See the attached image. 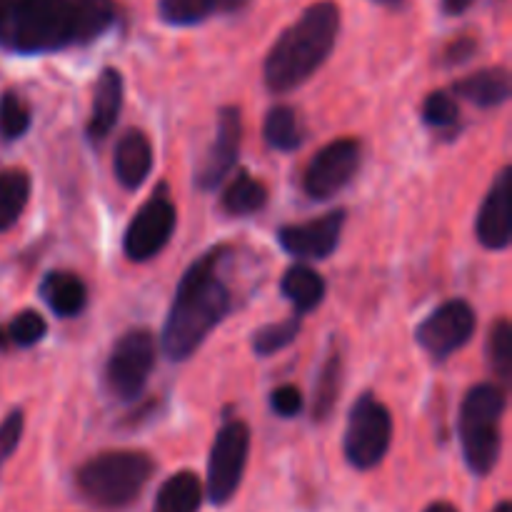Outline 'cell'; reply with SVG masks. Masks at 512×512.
Masks as SVG:
<instances>
[{
	"label": "cell",
	"instance_id": "36",
	"mask_svg": "<svg viewBox=\"0 0 512 512\" xmlns=\"http://www.w3.org/2000/svg\"><path fill=\"white\" fill-rule=\"evenodd\" d=\"M425 512H460L453 503H445V500H438V503H430Z\"/></svg>",
	"mask_w": 512,
	"mask_h": 512
},
{
	"label": "cell",
	"instance_id": "14",
	"mask_svg": "<svg viewBox=\"0 0 512 512\" xmlns=\"http://www.w3.org/2000/svg\"><path fill=\"white\" fill-rule=\"evenodd\" d=\"M510 198H512V173L503 168L495 175L483 205H480L478 223H475V235L480 245L488 250H505L512 240L510 228Z\"/></svg>",
	"mask_w": 512,
	"mask_h": 512
},
{
	"label": "cell",
	"instance_id": "5",
	"mask_svg": "<svg viewBox=\"0 0 512 512\" xmlns=\"http://www.w3.org/2000/svg\"><path fill=\"white\" fill-rule=\"evenodd\" d=\"M508 408L505 388L480 383L468 390L460 408L458 435L465 465L473 475L485 478L495 470L503 450V415Z\"/></svg>",
	"mask_w": 512,
	"mask_h": 512
},
{
	"label": "cell",
	"instance_id": "25",
	"mask_svg": "<svg viewBox=\"0 0 512 512\" xmlns=\"http://www.w3.org/2000/svg\"><path fill=\"white\" fill-rule=\"evenodd\" d=\"M485 355H488L490 373L495 375L500 388H508L512 378V330L508 318H498L490 325Z\"/></svg>",
	"mask_w": 512,
	"mask_h": 512
},
{
	"label": "cell",
	"instance_id": "18",
	"mask_svg": "<svg viewBox=\"0 0 512 512\" xmlns=\"http://www.w3.org/2000/svg\"><path fill=\"white\" fill-rule=\"evenodd\" d=\"M455 98L470 100L478 108H498L510 98V73L505 68L475 70L450 88Z\"/></svg>",
	"mask_w": 512,
	"mask_h": 512
},
{
	"label": "cell",
	"instance_id": "21",
	"mask_svg": "<svg viewBox=\"0 0 512 512\" xmlns=\"http://www.w3.org/2000/svg\"><path fill=\"white\" fill-rule=\"evenodd\" d=\"M280 290L293 303L295 313L305 315L318 308L325 298V280L308 265H293L285 270Z\"/></svg>",
	"mask_w": 512,
	"mask_h": 512
},
{
	"label": "cell",
	"instance_id": "19",
	"mask_svg": "<svg viewBox=\"0 0 512 512\" xmlns=\"http://www.w3.org/2000/svg\"><path fill=\"white\" fill-rule=\"evenodd\" d=\"M345 383V355L338 345H330L328 355H325V363L320 368L318 380H315L313 390V413L315 423H325L330 415L335 413V405H338L340 393H343Z\"/></svg>",
	"mask_w": 512,
	"mask_h": 512
},
{
	"label": "cell",
	"instance_id": "24",
	"mask_svg": "<svg viewBox=\"0 0 512 512\" xmlns=\"http://www.w3.org/2000/svg\"><path fill=\"white\" fill-rule=\"evenodd\" d=\"M30 198V178L25 170L13 168L0 173V233L13 228Z\"/></svg>",
	"mask_w": 512,
	"mask_h": 512
},
{
	"label": "cell",
	"instance_id": "8",
	"mask_svg": "<svg viewBox=\"0 0 512 512\" xmlns=\"http://www.w3.org/2000/svg\"><path fill=\"white\" fill-rule=\"evenodd\" d=\"M250 455V428L243 420H228L215 435L208 458L205 495L215 508H223L238 493Z\"/></svg>",
	"mask_w": 512,
	"mask_h": 512
},
{
	"label": "cell",
	"instance_id": "29",
	"mask_svg": "<svg viewBox=\"0 0 512 512\" xmlns=\"http://www.w3.org/2000/svg\"><path fill=\"white\" fill-rule=\"evenodd\" d=\"M460 120L458 98L450 90H435L423 103V123L433 130H455Z\"/></svg>",
	"mask_w": 512,
	"mask_h": 512
},
{
	"label": "cell",
	"instance_id": "23",
	"mask_svg": "<svg viewBox=\"0 0 512 512\" xmlns=\"http://www.w3.org/2000/svg\"><path fill=\"white\" fill-rule=\"evenodd\" d=\"M263 135L265 143L270 148L280 150V153L298 150L305 140L303 123H300L298 113L290 105H275V108L268 110L263 123Z\"/></svg>",
	"mask_w": 512,
	"mask_h": 512
},
{
	"label": "cell",
	"instance_id": "22",
	"mask_svg": "<svg viewBox=\"0 0 512 512\" xmlns=\"http://www.w3.org/2000/svg\"><path fill=\"white\" fill-rule=\"evenodd\" d=\"M268 203V188L260 180H255L248 170H240L230 185L225 188L223 198H220V208L223 213L233 215V218H243V215L260 213Z\"/></svg>",
	"mask_w": 512,
	"mask_h": 512
},
{
	"label": "cell",
	"instance_id": "11",
	"mask_svg": "<svg viewBox=\"0 0 512 512\" xmlns=\"http://www.w3.org/2000/svg\"><path fill=\"white\" fill-rule=\"evenodd\" d=\"M363 150L355 138H340L315 153L305 170L303 188L313 200H330L338 195L360 168Z\"/></svg>",
	"mask_w": 512,
	"mask_h": 512
},
{
	"label": "cell",
	"instance_id": "13",
	"mask_svg": "<svg viewBox=\"0 0 512 512\" xmlns=\"http://www.w3.org/2000/svg\"><path fill=\"white\" fill-rule=\"evenodd\" d=\"M240 143H243V120L240 110L228 105L218 113V128H215V140L210 143L208 153L200 160L195 183L200 190H213L225 180V175L235 168L240 155Z\"/></svg>",
	"mask_w": 512,
	"mask_h": 512
},
{
	"label": "cell",
	"instance_id": "10",
	"mask_svg": "<svg viewBox=\"0 0 512 512\" xmlns=\"http://www.w3.org/2000/svg\"><path fill=\"white\" fill-rule=\"evenodd\" d=\"M175 223H178L175 205L170 203L165 188L160 185L158 193L135 213L128 230H125V258L133 260V263H145V260L155 258L173 238Z\"/></svg>",
	"mask_w": 512,
	"mask_h": 512
},
{
	"label": "cell",
	"instance_id": "3",
	"mask_svg": "<svg viewBox=\"0 0 512 512\" xmlns=\"http://www.w3.org/2000/svg\"><path fill=\"white\" fill-rule=\"evenodd\" d=\"M340 35V8L333 0L308 5L290 28L283 30L265 58V85L273 93H288L308 83L330 58Z\"/></svg>",
	"mask_w": 512,
	"mask_h": 512
},
{
	"label": "cell",
	"instance_id": "15",
	"mask_svg": "<svg viewBox=\"0 0 512 512\" xmlns=\"http://www.w3.org/2000/svg\"><path fill=\"white\" fill-rule=\"evenodd\" d=\"M120 108H123V75L115 68L100 70L93 90V108H90L85 135L90 143H103L110 130L118 123Z\"/></svg>",
	"mask_w": 512,
	"mask_h": 512
},
{
	"label": "cell",
	"instance_id": "31",
	"mask_svg": "<svg viewBox=\"0 0 512 512\" xmlns=\"http://www.w3.org/2000/svg\"><path fill=\"white\" fill-rule=\"evenodd\" d=\"M23 428V410H10L3 423H0V460H8L18 450L20 438H23Z\"/></svg>",
	"mask_w": 512,
	"mask_h": 512
},
{
	"label": "cell",
	"instance_id": "27",
	"mask_svg": "<svg viewBox=\"0 0 512 512\" xmlns=\"http://www.w3.org/2000/svg\"><path fill=\"white\" fill-rule=\"evenodd\" d=\"M300 318L303 315H290V318L280 320V323L265 325V328L255 330L253 335V350L260 355V358H268V355L278 353V350L288 348L300 333Z\"/></svg>",
	"mask_w": 512,
	"mask_h": 512
},
{
	"label": "cell",
	"instance_id": "28",
	"mask_svg": "<svg viewBox=\"0 0 512 512\" xmlns=\"http://www.w3.org/2000/svg\"><path fill=\"white\" fill-rule=\"evenodd\" d=\"M30 105L25 98H20L15 90H5L0 98V138L3 140H18L28 133L30 128Z\"/></svg>",
	"mask_w": 512,
	"mask_h": 512
},
{
	"label": "cell",
	"instance_id": "2",
	"mask_svg": "<svg viewBox=\"0 0 512 512\" xmlns=\"http://www.w3.org/2000/svg\"><path fill=\"white\" fill-rule=\"evenodd\" d=\"M225 255V245L205 250L180 278L160 338L163 353L175 363L188 360L228 315L233 295L220 278V263Z\"/></svg>",
	"mask_w": 512,
	"mask_h": 512
},
{
	"label": "cell",
	"instance_id": "4",
	"mask_svg": "<svg viewBox=\"0 0 512 512\" xmlns=\"http://www.w3.org/2000/svg\"><path fill=\"white\" fill-rule=\"evenodd\" d=\"M153 473L155 463L150 455L140 450H110L80 465L75 485L93 508L118 512L143 495Z\"/></svg>",
	"mask_w": 512,
	"mask_h": 512
},
{
	"label": "cell",
	"instance_id": "12",
	"mask_svg": "<svg viewBox=\"0 0 512 512\" xmlns=\"http://www.w3.org/2000/svg\"><path fill=\"white\" fill-rule=\"evenodd\" d=\"M345 220H348L345 210H333V213H325L323 218L308 220V223L283 225L278 230V243L293 258L325 260L338 248Z\"/></svg>",
	"mask_w": 512,
	"mask_h": 512
},
{
	"label": "cell",
	"instance_id": "37",
	"mask_svg": "<svg viewBox=\"0 0 512 512\" xmlns=\"http://www.w3.org/2000/svg\"><path fill=\"white\" fill-rule=\"evenodd\" d=\"M493 512H512L510 500H500V503L493 508Z\"/></svg>",
	"mask_w": 512,
	"mask_h": 512
},
{
	"label": "cell",
	"instance_id": "1",
	"mask_svg": "<svg viewBox=\"0 0 512 512\" xmlns=\"http://www.w3.org/2000/svg\"><path fill=\"white\" fill-rule=\"evenodd\" d=\"M120 18L118 0H15L0 13V48L43 55L103 38Z\"/></svg>",
	"mask_w": 512,
	"mask_h": 512
},
{
	"label": "cell",
	"instance_id": "9",
	"mask_svg": "<svg viewBox=\"0 0 512 512\" xmlns=\"http://www.w3.org/2000/svg\"><path fill=\"white\" fill-rule=\"evenodd\" d=\"M475 325H478V318H475L473 305L468 300L455 298L438 305L415 328V340L435 363H443L468 345V340L475 333Z\"/></svg>",
	"mask_w": 512,
	"mask_h": 512
},
{
	"label": "cell",
	"instance_id": "7",
	"mask_svg": "<svg viewBox=\"0 0 512 512\" xmlns=\"http://www.w3.org/2000/svg\"><path fill=\"white\" fill-rule=\"evenodd\" d=\"M155 358H158V350H155V338L150 330H128L108 355L103 373L105 390L120 403L138 400L153 373Z\"/></svg>",
	"mask_w": 512,
	"mask_h": 512
},
{
	"label": "cell",
	"instance_id": "20",
	"mask_svg": "<svg viewBox=\"0 0 512 512\" xmlns=\"http://www.w3.org/2000/svg\"><path fill=\"white\" fill-rule=\"evenodd\" d=\"M203 483L190 470L170 475L155 495L153 512H198L203 505Z\"/></svg>",
	"mask_w": 512,
	"mask_h": 512
},
{
	"label": "cell",
	"instance_id": "30",
	"mask_svg": "<svg viewBox=\"0 0 512 512\" xmlns=\"http://www.w3.org/2000/svg\"><path fill=\"white\" fill-rule=\"evenodd\" d=\"M158 15L175 28H190L213 15L208 0H158Z\"/></svg>",
	"mask_w": 512,
	"mask_h": 512
},
{
	"label": "cell",
	"instance_id": "33",
	"mask_svg": "<svg viewBox=\"0 0 512 512\" xmlns=\"http://www.w3.org/2000/svg\"><path fill=\"white\" fill-rule=\"evenodd\" d=\"M303 395L295 385H280L270 393V408L280 415V418H295L303 410Z\"/></svg>",
	"mask_w": 512,
	"mask_h": 512
},
{
	"label": "cell",
	"instance_id": "6",
	"mask_svg": "<svg viewBox=\"0 0 512 512\" xmlns=\"http://www.w3.org/2000/svg\"><path fill=\"white\" fill-rule=\"evenodd\" d=\"M393 443V415L375 398L365 393L350 408L348 425H345V458L355 470H373L388 455Z\"/></svg>",
	"mask_w": 512,
	"mask_h": 512
},
{
	"label": "cell",
	"instance_id": "26",
	"mask_svg": "<svg viewBox=\"0 0 512 512\" xmlns=\"http://www.w3.org/2000/svg\"><path fill=\"white\" fill-rule=\"evenodd\" d=\"M48 333V323L35 310H23L8 325H0V350L33 348Z\"/></svg>",
	"mask_w": 512,
	"mask_h": 512
},
{
	"label": "cell",
	"instance_id": "32",
	"mask_svg": "<svg viewBox=\"0 0 512 512\" xmlns=\"http://www.w3.org/2000/svg\"><path fill=\"white\" fill-rule=\"evenodd\" d=\"M475 53H478V38L473 33H463L445 45L443 53H440V65L455 68V65L468 63Z\"/></svg>",
	"mask_w": 512,
	"mask_h": 512
},
{
	"label": "cell",
	"instance_id": "35",
	"mask_svg": "<svg viewBox=\"0 0 512 512\" xmlns=\"http://www.w3.org/2000/svg\"><path fill=\"white\" fill-rule=\"evenodd\" d=\"M473 3L475 0H443V13L445 15H463Z\"/></svg>",
	"mask_w": 512,
	"mask_h": 512
},
{
	"label": "cell",
	"instance_id": "38",
	"mask_svg": "<svg viewBox=\"0 0 512 512\" xmlns=\"http://www.w3.org/2000/svg\"><path fill=\"white\" fill-rule=\"evenodd\" d=\"M373 3L388 5V8H395V5H400V3H403V0H373Z\"/></svg>",
	"mask_w": 512,
	"mask_h": 512
},
{
	"label": "cell",
	"instance_id": "17",
	"mask_svg": "<svg viewBox=\"0 0 512 512\" xmlns=\"http://www.w3.org/2000/svg\"><path fill=\"white\" fill-rule=\"evenodd\" d=\"M40 298L58 318H75L88 305V288L68 270H50L40 283Z\"/></svg>",
	"mask_w": 512,
	"mask_h": 512
},
{
	"label": "cell",
	"instance_id": "34",
	"mask_svg": "<svg viewBox=\"0 0 512 512\" xmlns=\"http://www.w3.org/2000/svg\"><path fill=\"white\" fill-rule=\"evenodd\" d=\"M250 0H208L210 10L215 13H240Z\"/></svg>",
	"mask_w": 512,
	"mask_h": 512
},
{
	"label": "cell",
	"instance_id": "16",
	"mask_svg": "<svg viewBox=\"0 0 512 512\" xmlns=\"http://www.w3.org/2000/svg\"><path fill=\"white\" fill-rule=\"evenodd\" d=\"M153 168V148L143 130H128L115 145L113 170L115 180L125 190H138L148 180Z\"/></svg>",
	"mask_w": 512,
	"mask_h": 512
}]
</instances>
